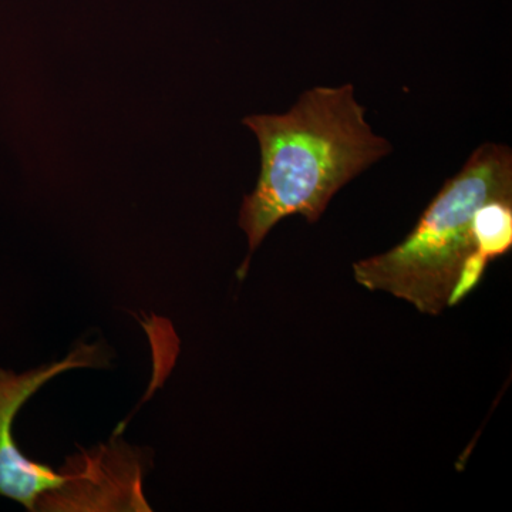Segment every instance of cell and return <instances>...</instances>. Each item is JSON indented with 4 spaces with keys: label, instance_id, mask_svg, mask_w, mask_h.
<instances>
[{
    "label": "cell",
    "instance_id": "cell-1",
    "mask_svg": "<svg viewBox=\"0 0 512 512\" xmlns=\"http://www.w3.org/2000/svg\"><path fill=\"white\" fill-rule=\"evenodd\" d=\"M365 113L355 87L346 83L313 87L288 113L245 117L242 123L261 148V173L239 212L249 245L239 278L279 221L302 215L315 224L336 192L392 153V144L373 133Z\"/></svg>",
    "mask_w": 512,
    "mask_h": 512
},
{
    "label": "cell",
    "instance_id": "cell-2",
    "mask_svg": "<svg viewBox=\"0 0 512 512\" xmlns=\"http://www.w3.org/2000/svg\"><path fill=\"white\" fill-rule=\"evenodd\" d=\"M494 200H512V153L504 144L485 143L447 180L403 242L353 265L357 284L439 316L464 262L477 251L474 214Z\"/></svg>",
    "mask_w": 512,
    "mask_h": 512
},
{
    "label": "cell",
    "instance_id": "cell-3",
    "mask_svg": "<svg viewBox=\"0 0 512 512\" xmlns=\"http://www.w3.org/2000/svg\"><path fill=\"white\" fill-rule=\"evenodd\" d=\"M106 357L99 346L82 345L74 349L62 362L52 363L15 375L0 369V495L25 505L29 511L42 510L52 500H59L70 485L80 480L94 481L97 473H57L45 464L30 460L20 451L13 436L16 414L53 377L77 367H104Z\"/></svg>",
    "mask_w": 512,
    "mask_h": 512
},
{
    "label": "cell",
    "instance_id": "cell-4",
    "mask_svg": "<svg viewBox=\"0 0 512 512\" xmlns=\"http://www.w3.org/2000/svg\"><path fill=\"white\" fill-rule=\"evenodd\" d=\"M477 252L488 261L507 254L512 245V200L485 202L473 218Z\"/></svg>",
    "mask_w": 512,
    "mask_h": 512
},
{
    "label": "cell",
    "instance_id": "cell-5",
    "mask_svg": "<svg viewBox=\"0 0 512 512\" xmlns=\"http://www.w3.org/2000/svg\"><path fill=\"white\" fill-rule=\"evenodd\" d=\"M488 264H490V261L480 252L476 251L468 256L463 268H461L460 275H458L456 285L451 291L450 298H448L447 306L457 305L480 284Z\"/></svg>",
    "mask_w": 512,
    "mask_h": 512
}]
</instances>
